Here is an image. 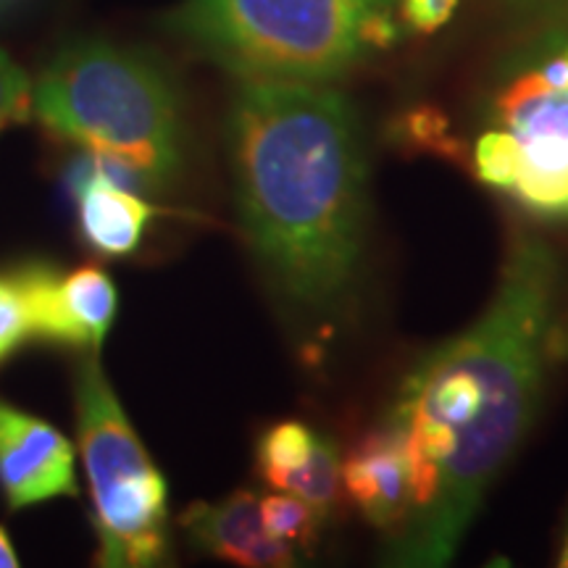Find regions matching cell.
Here are the masks:
<instances>
[{"label":"cell","instance_id":"cell-1","mask_svg":"<svg viewBox=\"0 0 568 568\" xmlns=\"http://www.w3.org/2000/svg\"><path fill=\"white\" fill-rule=\"evenodd\" d=\"M560 314V255L539 234H518L485 314L406 376L385 422L406 450L410 514L387 537V564L432 568L456 556L535 422Z\"/></svg>","mask_w":568,"mask_h":568},{"label":"cell","instance_id":"cell-2","mask_svg":"<svg viewBox=\"0 0 568 568\" xmlns=\"http://www.w3.org/2000/svg\"><path fill=\"white\" fill-rule=\"evenodd\" d=\"M240 224L276 297L303 324L353 303L366 247L358 113L314 82L240 80L230 109Z\"/></svg>","mask_w":568,"mask_h":568},{"label":"cell","instance_id":"cell-3","mask_svg":"<svg viewBox=\"0 0 568 568\" xmlns=\"http://www.w3.org/2000/svg\"><path fill=\"white\" fill-rule=\"evenodd\" d=\"M32 116L53 138L130 166L148 190L182 172L180 95L148 53L105 40L71 42L32 84Z\"/></svg>","mask_w":568,"mask_h":568},{"label":"cell","instance_id":"cell-4","mask_svg":"<svg viewBox=\"0 0 568 568\" xmlns=\"http://www.w3.org/2000/svg\"><path fill=\"white\" fill-rule=\"evenodd\" d=\"M397 0H182L166 30L237 80L326 84L397 40Z\"/></svg>","mask_w":568,"mask_h":568},{"label":"cell","instance_id":"cell-5","mask_svg":"<svg viewBox=\"0 0 568 568\" xmlns=\"http://www.w3.org/2000/svg\"><path fill=\"white\" fill-rule=\"evenodd\" d=\"M77 439L92 500L95 564L151 568L169 558V485L140 443L101 361L77 366Z\"/></svg>","mask_w":568,"mask_h":568},{"label":"cell","instance_id":"cell-6","mask_svg":"<svg viewBox=\"0 0 568 568\" xmlns=\"http://www.w3.org/2000/svg\"><path fill=\"white\" fill-rule=\"evenodd\" d=\"M487 122L521 153L518 203L537 216H568V27L510 55L487 98Z\"/></svg>","mask_w":568,"mask_h":568},{"label":"cell","instance_id":"cell-7","mask_svg":"<svg viewBox=\"0 0 568 568\" xmlns=\"http://www.w3.org/2000/svg\"><path fill=\"white\" fill-rule=\"evenodd\" d=\"M24 297L34 339L98 353L116 318V284L101 266H80L61 272L45 261H24L11 268Z\"/></svg>","mask_w":568,"mask_h":568},{"label":"cell","instance_id":"cell-8","mask_svg":"<svg viewBox=\"0 0 568 568\" xmlns=\"http://www.w3.org/2000/svg\"><path fill=\"white\" fill-rule=\"evenodd\" d=\"M0 487L11 510L80 495L69 439L6 400H0Z\"/></svg>","mask_w":568,"mask_h":568},{"label":"cell","instance_id":"cell-9","mask_svg":"<svg viewBox=\"0 0 568 568\" xmlns=\"http://www.w3.org/2000/svg\"><path fill=\"white\" fill-rule=\"evenodd\" d=\"M343 489L376 529L393 537L410 514V474L400 437L387 422L343 458Z\"/></svg>","mask_w":568,"mask_h":568},{"label":"cell","instance_id":"cell-10","mask_svg":"<svg viewBox=\"0 0 568 568\" xmlns=\"http://www.w3.org/2000/svg\"><path fill=\"white\" fill-rule=\"evenodd\" d=\"M180 524L203 552L243 566L247 550L264 535L261 497L240 489L219 503H195L184 510Z\"/></svg>","mask_w":568,"mask_h":568},{"label":"cell","instance_id":"cell-11","mask_svg":"<svg viewBox=\"0 0 568 568\" xmlns=\"http://www.w3.org/2000/svg\"><path fill=\"white\" fill-rule=\"evenodd\" d=\"M318 439L322 435H316L311 426L301 422H282L266 429L255 447V460H258V471L266 485L280 489L284 477L311 458Z\"/></svg>","mask_w":568,"mask_h":568},{"label":"cell","instance_id":"cell-12","mask_svg":"<svg viewBox=\"0 0 568 568\" xmlns=\"http://www.w3.org/2000/svg\"><path fill=\"white\" fill-rule=\"evenodd\" d=\"M280 493H293L311 506H316L324 514L335 506L343 495V458L335 450V445L322 437L301 468L290 471L280 485Z\"/></svg>","mask_w":568,"mask_h":568},{"label":"cell","instance_id":"cell-13","mask_svg":"<svg viewBox=\"0 0 568 568\" xmlns=\"http://www.w3.org/2000/svg\"><path fill=\"white\" fill-rule=\"evenodd\" d=\"M324 516V510L311 506L308 500L293 493H280V489L261 500V524L266 535L284 539L295 550L316 542Z\"/></svg>","mask_w":568,"mask_h":568},{"label":"cell","instance_id":"cell-14","mask_svg":"<svg viewBox=\"0 0 568 568\" xmlns=\"http://www.w3.org/2000/svg\"><path fill=\"white\" fill-rule=\"evenodd\" d=\"M474 172L485 184L510 193L521 172V153L508 132L489 126L474 145Z\"/></svg>","mask_w":568,"mask_h":568},{"label":"cell","instance_id":"cell-15","mask_svg":"<svg viewBox=\"0 0 568 568\" xmlns=\"http://www.w3.org/2000/svg\"><path fill=\"white\" fill-rule=\"evenodd\" d=\"M32 119V82L0 48V134Z\"/></svg>","mask_w":568,"mask_h":568},{"label":"cell","instance_id":"cell-16","mask_svg":"<svg viewBox=\"0 0 568 568\" xmlns=\"http://www.w3.org/2000/svg\"><path fill=\"white\" fill-rule=\"evenodd\" d=\"M27 339H32V332L24 297H21L11 274H0V366H3Z\"/></svg>","mask_w":568,"mask_h":568},{"label":"cell","instance_id":"cell-17","mask_svg":"<svg viewBox=\"0 0 568 568\" xmlns=\"http://www.w3.org/2000/svg\"><path fill=\"white\" fill-rule=\"evenodd\" d=\"M400 3V17L410 30L418 34H432L443 30L453 19L460 0H397Z\"/></svg>","mask_w":568,"mask_h":568},{"label":"cell","instance_id":"cell-18","mask_svg":"<svg viewBox=\"0 0 568 568\" xmlns=\"http://www.w3.org/2000/svg\"><path fill=\"white\" fill-rule=\"evenodd\" d=\"M297 564V550L287 545L284 539H276L272 535H261L247 550L243 566L247 568H287Z\"/></svg>","mask_w":568,"mask_h":568},{"label":"cell","instance_id":"cell-19","mask_svg":"<svg viewBox=\"0 0 568 568\" xmlns=\"http://www.w3.org/2000/svg\"><path fill=\"white\" fill-rule=\"evenodd\" d=\"M508 3H514L516 9L521 11L539 13V11H558L560 6H568V0H508Z\"/></svg>","mask_w":568,"mask_h":568},{"label":"cell","instance_id":"cell-20","mask_svg":"<svg viewBox=\"0 0 568 568\" xmlns=\"http://www.w3.org/2000/svg\"><path fill=\"white\" fill-rule=\"evenodd\" d=\"M19 566V558H17V550H13L9 535H6V529L0 527V568H17Z\"/></svg>","mask_w":568,"mask_h":568},{"label":"cell","instance_id":"cell-21","mask_svg":"<svg viewBox=\"0 0 568 568\" xmlns=\"http://www.w3.org/2000/svg\"><path fill=\"white\" fill-rule=\"evenodd\" d=\"M558 566L568 568V527H566V535H564V548H560V556H558Z\"/></svg>","mask_w":568,"mask_h":568},{"label":"cell","instance_id":"cell-22","mask_svg":"<svg viewBox=\"0 0 568 568\" xmlns=\"http://www.w3.org/2000/svg\"><path fill=\"white\" fill-rule=\"evenodd\" d=\"M17 3H19V0H0V13H3V11H9L11 6H17Z\"/></svg>","mask_w":568,"mask_h":568}]
</instances>
